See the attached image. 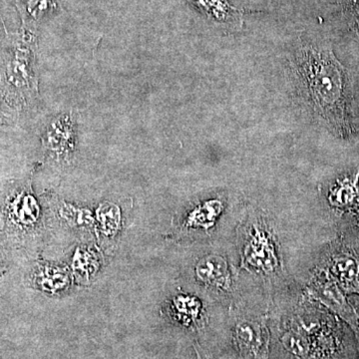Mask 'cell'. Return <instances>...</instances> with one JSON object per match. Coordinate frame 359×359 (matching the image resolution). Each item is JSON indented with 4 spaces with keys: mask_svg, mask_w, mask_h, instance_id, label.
I'll return each instance as SVG.
<instances>
[{
    "mask_svg": "<svg viewBox=\"0 0 359 359\" xmlns=\"http://www.w3.org/2000/svg\"><path fill=\"white\" fill-rule=\"evenodd\" d=\"M299 72L313 109L330 128L346 137L353 134L349 114L348 81L344 66L332 51L308 46L299 54Z\"/></svg>",
    "mask_w": 359,
    "mask_h": 359,
    "instance_id": "cell-1",
    "label": "cell"
},
{
    "mask_svg": "<svg viewBox=\"0 0 359 359\" xmlns=\"http://www.w3.org/2000/svg\"><path fill=\"white\" fill-rule=\"evenodd\" d=\"M35 46L32 33L23 30L14 35L4 53L2 75L6 93L25 102L37 93Z\"/></svg>",
    "mask_w": 359,
    "mask_h": 359,
    "instance_id": "cell-2",
    "label": "cell"
},
{
    "mask_svg": "<svg viewBox=\"0 0 359 359\" xmlns=\"http://www.w3.org/2000/svg\"><path fill=\"white\" fill-rule=\"evenodd\" d=\"M235 359H271V332L264 318H243L231 330Z\"/></svg>",
    "mask_w": 359,
    "mask_h": 359,
    "instance_id": "cell-3",
    "label": "cell"
},
{
    "mask_svg": "<svg viewBox=\"0 0 359 359\" xmlns=\"http://www.w3.org/2000/svg\"><path fill=\"white\" fill-rule=\"evenodd\" d=\"M280 266L273 238L264 226H255L243 250L242 268L252 273L271 275Z\"/></svg>",
    "mask_w": 359,
    "mask_h": 359,
    "instance_id": "cell-4",
    "label": "cell"
},
{
    "mask_svg": "<svg viewBox=\"0 0 359 359\" xmlns=\"http://www.w3.org/2000/svg\"><path fill=\"white\" fill-rule=\"evenodd\" d=\"M309 292L316 301L321 302L323 306L346 321L353 328L356 337H359L358 314L346 301L344 290L327 271H321L318 278L311 282Z\"/></svg>",
    "mask_w": 359,
    "mask_h": 359,
    "instance_id": "cell-5",
    "label": "cell"
},
{
    "mask_svg": "<svg viewBox=\"0 0 359 359\" xmlns=\"http://www.w3.org/2000/svg\"><path fill=\"white\" fill-rule=\"evenodd\" d=\"M325 271L344 292L359 294V257L348 252H335L328 259Z\"/></svg>",
    "mask_w": 359,
    "mask_h": 359,
    "instance_id": "cell-6",
    "label": "cell"
},
{
    "mask_svg": "<svg viewBox=\"0 0 359 359\" xmlns=\"http://www.w3.org/2000/svg\"><path fill=\"white\" fill-rule=\"evenodd\" d=\"M196 276L201 283L214 289L229 290L231 285V271L228 262L218 255L201 259L196 266Z\"/></svg>",
    "mask_w": 359,
    "mask_h": 359,
    "instance_id": "cell-7",
    "label": "cell"
},
{
    "mask_svg": "<svg viewBox=\"0 0 359 359\" xmlns=\"http://www.w3.org/2000/svg\"><path fill=\"white\" fill-rule=\"evenodd\" d=\"M198 6L210 20L226 29L240 30L242 28L243 11L231 6L228 0H196Z\"/></svg>",
    "mask_w": 359,
    "mask_h": 359,
    "instance_id": "cell-8",
    "label": "cell"
},
{
    "mask_svg": "<svg viewBox=\"0 0 359 359\" xmlns=\"http://www.w3.org/2000/svg\"><path fill=\"white\" fill-rule=\"evenodd\" d=\"M70 118H59L43 137V146L48 152L58 156L69 154L73 148V128Z\"/></svg>",
    "mask_w": 359,
    "mask_h": 359,
    "instance_id": "cell-9",
    "label": "cell"
},
{
    "mask_svg": "<svg viewBox=\"0 0 359 359\" xmlns=\"http://www.w3.org/2000/svg\"><path fill=\"white\" fill-rule=\"evenodd\" d=\"M9 214L11 219L21 226H30L39 221V205L29 193V189H21L13 195L9 201Z\"/></svg>",
    "mask_w": 359,
    "mask_h": 359,
    "instance_id": "cell-10",
    "label": "cell"
},
{
    "mask_svg": "<svg viewBox=\"0 0 359 359\" xmlns=\"http://www.w3.org/2000/svg\"><path fill=\"white\" fill-rule=\"evenodd\" d=\"M328 201L337 209L351 210L359 207V170L353 177L339 180L330 190Z\"/></svg>",
    "mask_w": 359,
    "mask_h": 359,
    "instance_id": "cell-11",
    "label": "cell"
},
{
    "mask_svg": "<svg viewBox=\"0 0 359 359\" xmlns=\"http://www.w3.org/2000/svg\"><path fill=\"white\" fill-rule=\"evenodd\" d=\"M172 316L177 323L188 328L197 327L202 316V306L196 297H178L172 306Z\"/></svg>",
    "mask_w": 359,
    "mask_h": 359,
    "instance_id": "cell-12",
    "label": "cell"
},
{
    "mask_svg": "<svg viewBox=\"0 0 359 359\" xmlns=\"http://www.w3.org/2000/svg\"><path fill=\"white\" fill-rule=\"evenodd\" d=\"M34 280L40 289L55 294L69 285V276L65 269L58 266H39L34 275Z\"/></svg>",
    "mask_w": 359,
    "mask_h": 359,
    "instance_id": "cell-13",
    "label": "cell"
},
{
    "mask_svg": "<svg viewBox=\"0 0 359 359\" xmlns=\"http://www.w3.org/2000/svg\"><path fill=\"white\" fill-rule=\"evenodd\" d=\"M223 209L224 205L221 201L214 200L205 203L189 215L187 226L189 228L203 229L208 231L216 224L217 219L223 212Z\"/></svg>",
    "mask_w": 359,
    "mask_h": 359,
    "instance_id": "cell-14",
    "label": "cell"
},
{
    "mask_svg": "<svg viewBox=\"0 0 359 359\" xmlns=\"http://www.w3.org/2000/svg\"><path fill=\"white\" fill-rule=\"evenodd\" d=\"M99 219L102 224L104 231L107 233H114L120 223V214L115 205H105L98 212Z\"/></svg>",
    "mask_w": 359,
    "mask_h": 359,
    "instance_id": "cell-15",
    "label": "cell"
},
{
    "mask_svg": "<svg viewBox=\"0 0 359 359\" xmlns=\"http://www.w3.org/2000/svg\"><path fill=\"white\" fill-rule=\"evenodd\" d=\"M53 0H27V11L33 18H39V14L48 9Z\"/></svg>",
    "mask_w": 359,
    "mask_h": 359,
    "instance_id": "cell-16",
    "label": "cell"
},
{
    "mask_svg": "<svg viewBox=\"0 0 359 359\" xmlns=\"http://www.w3.org/2000/svg\"><path fill=\"white\" fill-rule=\"evenodd\" d=\"M356 16H355V20H356V25H358V32H359V9L358 11H356Z\"/></svg>",
    "mask_w": 359,
    "mask_h": 359,
    "instance_id": "cell-17",
    "label": "cell"
},
{
    "mask_svg": "<svg viewBox=\"0 0 359 359\" xmlns=\"http://www.w3.org/2000/svg\"><path fill=\"white\" fill-rule=\"evenodd\" d=\"M4 259H2L1 254H0V269L4 266Z\"/></svg>",
    "mask_w": 359,
    "mask_h": 359,
    "instance_id": "cell-18",
    "label": "cell"
},
{
    "mask_svg": "<svg viewBox=\"0 0 359 359\" xmlns=\"http://www.w3.org/2000/svg\"><path fill=\"white\" fill-rule=\"evenodd\" d=\"M358 228H359V218H358Z\"/></svg>",
    "mask_w": 359,
    "mask_h": 359,
    "instance_id": "cell-19",
    "label": "cell"
},
{
    "mask_svg": "<svg viewBox=\"0 0 359 359\" xmlns=\"http://www.w3.org/2000/svg\"><path fill=\"white\" fill-rule=\"evenodd\" d=\"M358 359H359V356H358Z\"/></svg>",
    "mask_w": 359,
    "mask_h": 359,
    "instance_id": "cell-20",
    "label": "cell"
},
{
    "mask_svg": "<svg viewBox=\"0 0 359 359\" xmlns=\"http://www.w3.org/2000/svg\"><path fill=\"white\" fill-rule=\"evenodd\" d=\"M0 111H1V110H0Z\"/></svg>",
    "mask_w": 359,
    "mask_h": 359,
    "instance_id": "cell-21",
    "label": "cell"
}]
</instances>
